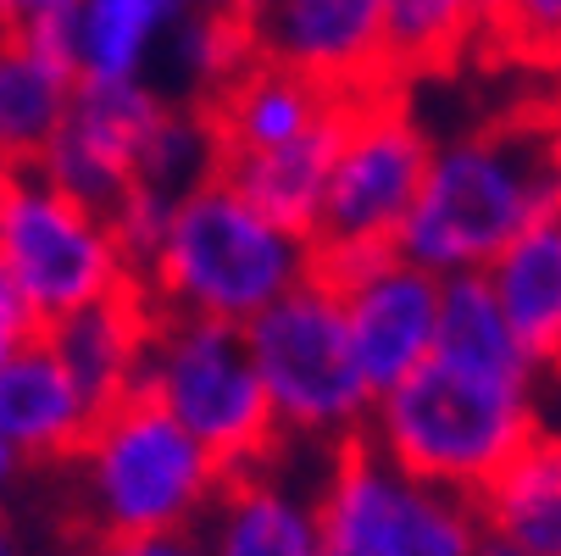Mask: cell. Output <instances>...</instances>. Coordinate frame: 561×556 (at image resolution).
Here are the masks:
<instances>
[{
    "label": "cell",
    "mask_w": 561,
    "mask_h": 556,
    "mask_svg": "<svg viewBox=\"0 0 561 556\" xmlns=\"http://www.w3.org/2000/svg\"><path fill=\"white\" fill-rule=\"evenodd\" d=\"M556 373L539 356L472 362L428 351L400 384L373 395L362 440L434 485L478 496L495 473L550 429Z\"/></svg>",
    "instance_id": "cell-1"
},
{
    "label": "cell",
    "mask_w": 561,
    "mask_h": 556,
    "mask_svg": "<svg viewBox=\"0 0 561 556\" xmlns=\"http://www.w3.org/2000/svg\"><path fill=\"white\" fill-rule=\"evenodd\" d=\"M550 206H561L550 112L461 128L434 139L412 212L394 228V251L439 279L484 273L512 234Z\"/></svg>",
    "instance_id": "cell-2"
},
{
    "label": "cell",
    "mask_w": 561,
    "mask_h": 556,
    "mask_svg": "<svg viewBox=\"0 0 561 556\" xmlns=\"http://www.w3.org/2000/svg\"><path fill=\"white\" fill-rule=\"evenodd\" d=\"M300 279H311V234L273 223L217 173L173 201L168 234L139 268L134 290L150 300V311L245 329Z\"/></svg>",
    "instance_id": "cell-3"
},
{
    "label": "cell",
    "mask_w": 561,
    "mask_h": 556,
    "mask_svg": "<svg viewBox=\"0 0 561 556\" xmlns=\"http://www.w3.org/2000/svg\"><path fill=\"white\" fill-rule=\"evenodd\" d=\"M67 467L72 507L90 540L201 529L228 485L222 462L139 389L95 412Z\"/></svg>",
    "instance_id": "cell-4"
},
{
    "label": "cell",
    "mask_w": 561,
    "mask_h": 556,
    "mask_svg": "<svg viewBox=\"0 0 561 556\" xmlns=\"http://www.w3.org/2000/svg\"><path fill=\"white\" fill-rule=\"evenodd\" d=\"M239 334H245L251 367L262 378L284 445H311L329 456L334 445L362 440L373 389L351 356L334 284H323L317 273L300 279L273 306H262Z\"/></svg>",
    "instance_id": "cell-5"
},
{
    "label": "cell",
    "mask_w": 561,
    "mask_h": 556,
    "mask_svg": "<svg viewBox=\"0 0 561 556\" xmlns=\"http://www.w3.org/2000/svg\"><path fill=\"white\" fill-rule=\"evenodd\" d=\"M139 395H150L184 434H195L222 462V473H251L284 456L245 334L233 324L156 311Z\"/></svg>",
    "instance_id": "cell-6"
},
{
    "label": "cell",
    "mask_w": 561,
    "mask_h": 556,
    "mask_svg": "<svg viewBox=\"0 0 561 556\" xmlns=\"http://www.w3.org/2000/svg\"><path fill=\"white\" fill-rule=\"evenodd\" d=\"M323 545L351 556H472L484 518L467 490L400 467L373 440L334 445L311 485Z\"/></svg>",
    "instance_id": "cell-7"
},
{
    "label": "cell",
    "mask_w": 561,
    "mask_h": 556,
    "mask_svg": "<svg viewBox=\"0 0 561 556\" xmlns=\"http://www.w3.org/2000/svg\"><path fill=\"white\" fill-rule=\"evenodd\" d=\"M0 268L12 273L39 324L134 290V268L112 240L106 212L56 190L34 168H18L0 201Z\"/></svg>",
    "instance_id": "cell-8"
},
{
    "label": "cell",
    "mask_w": 561,
    "mask_h": 556,
    "mask_svg": "<svg viewBox=\"0 0 561 556\" xmlns=\"http://www.w3.org/2000/svg\"><path fill=\"white\" fill-rule=\"evenodd\" d=\"M434 134L407 106L400 84L345 95V128L323 190L317 240H378L394 246V228L407 223L412 195L423 184Z\"/></svg>",
    "instance_id": "cell-9"
},
{
    "label": "cell",
    "mask_w": 561,
    "mask_h": 556,
    "mask_svg": "<svg viewBox=\"0 0 561 556\" xmlns=\"http://www.w3.org/2000/svg\"><path fill=\"white\" fill-rule=\"evenodd\" d=\"M168 101L173 95L156 78H139V84H78L61 128L45 139V150L28 168L50 179L56 190L78 195L84 206L106 212L134 184L145 139L162 123Z\"/></svg>",
    "instance_id": "cell-10"
},
{
    "label": "cell",
    "mask_w": 561,
    "mask_h": 556,
    "mask_svg": "<svg viewBox=\"0 0 561 556\" xmlns=\"http://www.w3.org/2000/svg\"><path fill=\"white\" fill-rule=\"evenodd\" d=\"M256 56L278 61L334 95L389 90V39H383V0H262Z\"/></svg>",
    "instance_id": "cell-11"
},
{
    "label": "cell",
    "mask_w": 561,
    "mask_h": 556,
    "mask_svg": "<svg viewBox=\"0 0 561 556\" xmlns=\"http://www.w3.org/2000/svg\"><path fill=\"white\" fill-rule=\"evenodd\" d=\"M340 311H345L351 356H356L367 389L383 395L389 384H400L434 351L439 273H428V268H417L394 251L373 273H362L356 284L340 290Z\"/></svg>",
    "instance_id": "cell-12"
},
{
    "label": "cell",
    "mask_w": 561,
    "mask_h": 556,
    "mask_svg": "<svg viewBox=\"0 0 561 556\" xmlns=\"http://www.w3.org/2000/svg\"><path fill=\"white\" fill-rule=\"evenodd\" d=\"M195 534L206 556H323L311 490L289 473L284 456L251 473H228L222 496Z\"/></svg>",
    "instance_id": "cell-13"
},
{
    "label": "cell",
    "mask_w": 561,
    "mask_h": 556,
    "mask_svg": "<svg viewBox=\"0 0 561 556\" xmlns=\"http://www.w3.org/2000/svg\"><path fill=\"white\" fill-rule=\"evenodd\" d=\"M95 401L45 340L0 356V440L28 467H67L95 423Z\"/></svg>",
    "instance_id": "cell-14"
},
{
    "label": "cell",
    "mask_w": 561,
    "mask_h": 556,
    "mask_svg": "<svg viewBox=\"0 0 561 556\" xmlns=\"http://www.w3.org/2000/svg\"><path fill=\"white\" fill-rule=\"evenodd\" d=\"M150 324H156L150 300L139 290H123V295H106L95 306H78V311L56 317V324H45L39 340L61 356V367L78 378V389L95 407H112L139 389Z\"/></svg>",
    "instance_id": "cell-15"
},
{
    "label": "cell",
    "mask_w": 561,
    "mask_h": 556,
    "mask_svg": "<svg viewBox=\"0 0 561 556\" xmlns=\"http://www.w3.org/2000/svg\"><path fill=\"white\" fill-rule=\"evenodd\" d=\"M179 0H72L61 45L78 84H139L162 67Z\"/></svg>",
    "instance_id": "cell-16"
},
{
    "label": "cell",
    "mask_w": 561,
    "mask_h": 556,
    "mask_svg": "<svg viewBox=\"0 0 561 556\" xmlns=\"http://www.w3.org/2000/svg\"><path fill=\"white\" fill-rule=\"evenodd\" d=\"M78 90L61 23L39 34H0V156L28 168L45 139L61 128Z\"/></svg>",
    "instance_id": "cell-17"
},
{
    "label": "cell",
    "mask_w": 561,
    "mask_h": 556,
    "mask_svg": "<svg viewBox=\"0 0 561 556\" xmlns=\"http://www.w3.org/2000/svg\"><path fill=\"white\" fill-rule=\"evenodd\" d=\"M340 101L345 95H334L323 84H311V78L256 56L217 101H206V112H211V128L222 139V156H251V150H273V145L300 139Z\"/></svg>",
    "instance_id": "cell-18"
},
{
    "label": "cell",
    "mask_w": 561,
    "mask_h": 556,
    "mask_svg": "<svg viewBox=\"0 0 561 556\" xmlns=\"http://www.w3.org/2000/svg\"><path fill=\"white\" fill-rule=\"evenodd\" d=\"M340 128H345V101L289 145L251 150V156H222V179L256 212H267L273 223L317 240V217H323V190H329L334 150H340Z\"/></svg>",
    "instance_id": "cell-19"
},
{
    "label": "cell",
    "mask_w": 561,
    "mask_h": 556,
    "mask_svg": "<svg viewBox=\"0 0 561 556\" xmlns=\"http://www.w3.org/2000/svg\"><path fill=\"white\" fill-rule=\"evenodd\" d=\"M484 284L512 324V334L550 362L561 340V206L539 212L528 228H517L512 240L490 257Z\"/></svg>",
    "instance_id": "cell-20"
},
{
    "label": "cell",
    "mask_w": 561,
    "mask_h": 556,
    "mask_svg": "<svg viewBox=\"0 0 561 556\" xmlns=\"http://www.w3.org/2000/svg\"><path fill=\"white\" fill-rule=\"evenodd\" d=\"M472 501L484 534L528 545L534 556H561V429L534 434Z\"/></svg>",
    "instance_id": "cell-21"
},
{
    "label": "cell",
    "mask_w": 561,
    "mask_h": 556,
    "mask_svg": "<svg viewBox=\"0 0 561 556\" xmlns=\"http://www.w3.org/2000/svg\"><path fill=\"white\" fill-rule=\"evenodd\" d=\"M162 61H168V95L173 101H217L239 72L256 61V34H251V18H233V12H179L173 29H168V45H162Z\"/></svg>",
    "instance_id": "cell-22"
},
{
    "label": "cell",
    "mask_w": 561,
    "mask_h": 556,
    "mask_svg": "<svg viewBox=\"0 0 561 556\" xmlns=\"http://www.w3.org/2000/svg\"><path fill=\"white\" fill-rule=\"evenodd\" d=\"M383 39L394 84L445 72L484 45V0H383Z\"/></svg>",
    "instance_id": "cell-23"
},
{
    "label": "cell",
    "mask_w": 561,
    "mask_h": 556,
    "mask_svg": "<svg viewBox=\"0 0 561 556\" xmlns=\"http://www.w3.org/2000/svg\"><path fill=\"white\" fill-rule=\"evenodd\" d=\"M217 173H222V139L211 128V112L195 106V101H168L162 123H156L150 139H145L134 184H150V190L179 201L184 190H195Z\"/></svg>",
    "instance_id": "cell-24"
},
{
    "label": "cell",
    "mask_w": 561,
    "mask_h": 556,
    "mask_svg": "<svg viewBox=\"0 0 561 556\" xmlns=\"http://www.w3.org/2000/svg\"><path fill=\"white\" fill-rule=\"evenodd\" d=\"M484 45L523 67H561V0H484Z\"/></svg>",
    "instance_id": "cell-25"
},
{
    "label": "cell",
    "mask_w": 561,
    "mask_h": 556,
    "mask_svg": "<svg viewBox=\"0 0 561 556\" xmlns=\"http://www.w3.org/2000/svg\"><path fill=\"white\" fill-rule=\"evenodd\" d=\"M168 217H173V195L162 190H150V184H128L112 206H106V223H112V240L117 251L128 257L134 279L139 268L156 257V246H162V234H168Z\"/></svg>",
    "instance_id": "cell-26"
},
{
    "label": "cell",
    "mask_w": 561,
    "mask_h": 556,
    "mask_svg": "<svg viewBox=\"0 0 561 556\" xmlns=\"http://www.w3.org/2000/svg\"><path fill=\"white\" fill-rule=\"evenodd\" d=\"M90 556H206L195 529L179 534H123V540H95Z\"/></svg>",
    "instance_id": "cell-27"
},
{
    "label": "cell",
    "mask_w": 561,
    "mask_h": 556,
    "mask_svg": "<svg viewBox=\"0 0 561 556\" xmlns=\"http://www.w3.org/2000/svg\"><path fill=\"white\" fill-rule=\"evenodd\" d=\"M39 317H34V306L23 300V290L12 284V273L0 268V356H12V351H23L28 340H39Z\"/></svg>",
    "instance_id": "cell-28"
},
{
    "label": "cell",
    "mask_w": 561,
    "mask_h": 556,
    "mask_svg": "<svg viewBox=\"0 0 561 556\" xmlns=\"http://www.w3.org/2000/svg\"><path fill=\"white\" fill-rule=\"evenodd\" d=\"M72 12V0H0V34H39Z\"/></svg>",
    "instance_id": "cell-29"
},
{
    "label": "cell",
    "mask_w": 561,
    "mask_h": 556,
    "mask_svg": "<svg viewBox=\"0 0 561 556\" xmlns=\"http://www.w3.org/2000/svg\"><path fill=\"white\" fill-rule=\"evenodd\" d=\"M23 473H28V462L7 445V440H0V507H7L12 496H18V485H23Z\"/></svg>",
    "instance_id": "cell-30"
},
{
    "label": "cell",
    "mask_w": 561,
    "mask_h": 556,
    "mask_svg": "<svg viewBox=\"0 0 561 556\" xmlns=\"http://www.w3.org/2000/svg\"><path fill=\"white\" fill-rule=\"evenodd\" d=\"M262 0H179V12H233V18H256Z\"/></svg>",
    "instance_id": "cell-31"
},
{
    "label": "cell",
    "mask_w": 561,
    "mask_h": 556,
    "mask_svg": "<svg viewBox=\"0 0 561 556\" xmlns=\"http://www.w3.org/2000/svg\"><path fill=\"white\" fill-rule=\"evenodd\" d=\"M472 556H534L528 545H512V540H501V534H484L472 545Z\"/></svg>",
    "instance_id": "cell-32"
},
{
    "label": "cell",
    "mask_w": 561,
    "mask_h": 556,
    "mask_svg": "<svg viewBox=\"0 0 561 556\" xmlns=\"http://www.w3.org/2000/svg\"><path fill=\"white\" fill-rule=\"evenodd\" d=\"M0 556H28V551H23V534H18L12 518H7V507H0Z\"/></svg>",
    "instance_id": "cell-33"
},
{
    "label": "cell",
    "mask_w": 561,
    "mask_h": 556,
    "mask_svg": "<svg viewBox=\"0 0 561 556\" xmlns=\"http://www.w3.org/2000/svg\"><path fill=\"white\" fill-rule=\"evenodd\" d=\"M550 145H556V179H561V112H550Z\"/></svg>",
    "instance_id": "cell-34"
},
{
    "label": "cell",
    "mask_w": 561,
    "mask_h": 556,
    "mask_svg": "<svg viewBox=\"0 0 561 556\" xmlns=\"http://www.w3.org/2000/svg\"><path fill=\"white\" fill-rule=\"evenodd\" d=\"M12 179H18V162H7V156H0V201H7V190H12Z\"/></svg>",
    "instance_id": "cell-35"
},
{
    "label": "cell",
    "mask_w": 561,
    "mask_h": 556,
    "mask_svg": "<svg viewBox=\"0 0 561 556\" xmlns=\"http://www.w3.org/2000/svg\"><path fill=\"white\" fill-rule=\"evenodd\" d=\"M550 373H561V340H556V351H550Z\"/></svg>",
    "instance_id": "cell-36"
},
{
    "label": "cell",
    "mask_w": 561,
    "mask_h": 556,
    "mask_svg": "<svg viewBox=\"0 0 561 556\" xmlns=\"http://www.w3.org/2000/svg\"><path fill=\"white\" fill-rule=\"evenodd\" d=\"M556 112H561V67H556Z\"/></svg>",
    "instance_id": "cell-37"
},
{
    "label": "cell",
    "mask_w": 561,
    "mask_h": 556,
    "mask_svg": "<svg viewBox=\"0 0 561 556\" xmlns=\"http://www.w3.org/2000/svg\"><path fill=\"white\" fill-rule=\"evenodd\" d=\"M323 556H351V551H334V545H323Z\"/></svg>",
    "instance_id": "cell-38"
}]
</instances>
